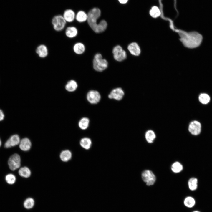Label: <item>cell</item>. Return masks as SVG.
Returning <instances> with one entry per match:
<instances>
[{
  "label": "cell",
  "mask_w": 212,
  "mask_h": 212,
  "mask_svg": "<svg viewBox=\"0 0 212 212\" xmlns=\"http://www.w3.org/2000/svg\"><path fill=\"white\" fill-rule=\"evenodd\" d=\"M119 2L122 4H125L127 3L128 0H118Z\"/></svg>",
  "instance_id": "34"
},
{
  "label": "cell",
  "mask_w": 212,
  "mask_h": 212,
  "mask_svg": "<svg viewBox=\"0 0 212 212\" xmlns=\"http://www.w3.org/2000/svg\"><path fill=\"white\" fill-rule=\"evenodd\" d=\"M150 14L152 17L156 18L160 16L161 12L158 7L154 6L150 10Z\"/></svg>",
  "instance_id": "29"
},
{
  "label": "cell",
  "mask_w": 212,
  "mask_h": 212,
  "mask_svg": "<svg viewBox=\"0 0 212 212\" xmlns=\"http://www.w3.org/2000/svg\"><path fill=\"white\" fill-rule=\"evenodd\" d=\"M78 30L77 28L74 26L67 27L65 32L66 36L68 38H72L75 37L78 34Z\"/></svg>",
  "instance_id": "16"
},
{
  "label": "cell",
  "mask_w": 212,
  "mask_h": 212,
  "mask_svg": "<svg viewBox=\"0 0 212 212\" xmlns=\"http://www.w3.org/2000/svg\"><path fill=\"white\" fill-rule=\"evenodd\" d=\"M51 22L53 29L57 32L62 31L67 23L62 15H61L54 16L52 19Z\"/></svg>",
  "instance_id": "4"
},
{
  "label": "cell",
  "mask_w": 212,
  "mask_h": 212,
  "mask_svg": "<svg viewBox=\"0 0 212 212\" xmlns=\"http://www.w3.org/2000/svg\"><path fill=\"white\" fill-rule=\"evenodd\" d=\"M127 49L130 53L133 55L138 56L140 54V48L136 42H133L130 44L127 47Z\"/></svg>",
  "instance_id": "14"
},
{
  "label": "cell",
  "mask_w": 212,
  "mask_h": 212,
  "mask_svg": "<svg viewBox=\"0 0 212 212\" xmlns=\"http://www.w3.org/2000/svg\"><path fill=\"white\" fill-rule=\"evenodd\" d=\"M192 212H201L199 211H193Z\"/></svg>",
  "instance_id": "35"
},
{
  "label": "cell",
  "mask_w": 212,
  "mask_h": 212,
  "mask_svg": "<svg viewBox=\"0 0 212 212\" xmlns=\"http://www.w3.org/2000/svg\"><path fill=\"white\" fill-rule=\"evenodd\" d=\"M184 204L187 207L191 208L195 205L196 201L193 197L190 196H188L185 199Z\"/></svg>",
  "instance_id": "24"
},
{
  "label": "cell",
  "mask_w": 212,
  "mask_h": 212,
  "mask_svg": "<svg viewBox=\"0 0 212 212\" xmlns=\"http://www.w3.org/2000/svg\"><path fill=\"white\" fill-rule=\"evenodd\" d=\"M90 120L89 119L86 117H83L79 121L78 126L82 130L86 129L89 126Z\"/></svg>",
  "instance_id": "23"
},
{
  "label": "cell",
  "mask_w": 212,
  "mask_h": 212,
  "mask_svg": "<svg viewBox=\"0 0 212 212\" xmlns=\"http://www.w3.org/2000/svg\"><path fill=\"white\" fill-rule=\"evenodd\" d=\"M87 99L88 101L92 104L98 103L101 99L100 93L97 91L91 90L89 91L87 95Z\"/></svg>",
  "instance_id": "8"
},
{
  "label": "cell",
  "mask_w": 212,
  "mask_h": 212,
  "mask_svg": "<svg viewBox=\"0 0 212 212\" xmlns=\"http://www.w3.org/2000/svg\"><path fill=\"white\" fill-rule=\"evenodd\" d=\"M171 169L173 172L175 173H178L182 170L183 169V166L179 162H176L172 164Z\"/></svg>",
  "instance_id": "28"
},
{
  "label": "cell",
  "mask_w": 212,
  "mask_h": 212,
  "mask_svg": "<svg viewBox=\"0 0 212 212\" xmlns=\"http://www.w3.org/2000/svg\"><path fill=\"white\" fill-rule=\"evenodd\" d=\"M87 14L82 11H79L76 14L75 19L79 22H83L87 20Z\"/></svg>",
  "instance_id": "21"
},
{
  "label": "cell",
  "mask_w": 212,
  "mask_h": 212,
  "mask_svg": "<svg viewBox=\"0 0 212 212\" xmlns=\"http://www.w3.org/2000/svg\"><path fill=\"white\" fill-rule=\"evenodd\" d=\"M188 186L191 190L193 191L196 190L198 187L197 179L195 178L190 179L188 181Z\"/></svg>",
  "instance_id": "26"
},
{
  "label": "cell",
  "mask_w": 212,
  "mask_h": 212,
  "mask_svg": "<svg viewBox=\"0 0 212 212\" xmlns=\"http://www.w3.org/2000/svg\"><path fill=\"white\" fill-rule=\"evenodd\" d=\"M5 180L7 183L10 184H12L15 182L16 178L13 174H9L6 176Z\"/></svg>",
  "instance_id": "32"
},
{
  "label": "cell",
  "mask_w": 212,
  "mask_h": 212,
  "mask_svg": "<svg viewBox=\"0 0 212 212\" xmlns=\"http://www.w3.org/2000/svg\"><path fill=\"white\" fill-rule=\"evenodd\" d=\"M36 52L39 57L42 58H45L48 54V49L45 45L41 44L37 47Z\"/></svg>",
  "instance_id": "12"
},
{
  "label": "cell",
  "mask_w": 212,
  "mask_h": 212,
  "mask_svg": "<svg viewBox=\"0 0 212 212\" xmlns=\"http://www.w3.org/2000/svg\"><path fill=\"white\" fill-rule=\"evenodd\" d=\"M180 40L186 47L196 48L201 44L202 39V35L195 32H187L181 31L179 33Z\"/></svg>",
  "instance_id": "1"
},
{
  "label": "cell",
  "mask_w": 212,
  "mask_h": 212,
  "mask_svg": "<svg viewBox=\"0 0 212 212\" xmlns=\"http://www.w3.org/2000/svg\"><path fill=\"white\" fill-rule=\"evenodd\" d=\"M62 15L67 22H71L75 19L76 14L74 11L70 9L65 10Z\"/></svg>",
  "instance_id": "13"
},
{
  "label": "cell",
  "mask_w": 212,
  "mask_h": 212,
  "mask_svg": "<svg viewBox=\"0 0 212 212\" xmlns=\"http://www.w3.org/2000/svg\"><path fill=\"white\" fill-rule=\"evenodd\" d=\"M73 50L75 54H81L85 52V47L82 43L77 42L74 45L73 47Z\"/></svg>",
  "instance_id": "18"
},
{
  "label": "cell",
  "mask_w": 212,
  "mask_h": 212,
  "mask_svg": "<svg viewBox=\"0 0 212 212\" xmlns=\"http://www.w3.org/2000/svg\"><path fill=\"white\" fill-rule=\"evenodd\" d=\"M124 92L122 89L118 87L113 89L108 96L109 98L114 99L117 100H120L123 98Z\"/></svg>",
  "instance_id": "9"
},
{
  "label": "cell",
  "mask_w": 212,
  "mask_h": 212,
  "mask_svg": "<svg viewBox=\"0 0 212 212\" xmlns=\"http://www.w3.org/2000/svg\"><path fill=\"white\" fill-rule=\"evenodd\" d=\"M142 178L143 181L148 186L154 184L156 180L155 175L152 171L149 170H145L143 172Z\"/></svg>",
  "instance_id": "7"
},
{
  "label": "cell",
  "mask_w": 212,
  "mask_h": 212,
  "mask_svg": "<svg viewBox=\"0 0 212 212\" xmlns=\"http://www.w3.org/2000/svg\"><path fill=\"white\" fill-rule=\"evenodd\" d=\"M4 117V114L1 109H0V121L2 120Z\"/></svg>",
  "instance_id": "33"
},
{
  "label": "cell",
  "mask_w": 212,
  "mask_h": 212,
  "mask_svg": "<svg viewBox=\"0 0 212 212\" xmlns=\"http://www.w3.org/2000/svg\"><path fill=\"white\" fill-rule=\"evenodd\" d=\"M72 154L71 151L68 150H64L61 152L60 155L61 160L63 162H66L70 160Z\"/></svg>",
  "instance_id": "19"
},
{
  "label": "cell",
  "mask_w": 212,
  "mask_h": 212,
  "mask_svg": "<svg viewBox=\"0 0 212 212\" xmlns=\"http://www.w3.org/2000/svg\"><path fill=\"white\" fill-rule=\"evenodd\" d=\"M199 100L200 102L202 104H206L210 101V97L207 94L205 93L201 94L199 97Z\"/></svg>",
  "instance_id": "30"
},
{
  "label": "cell",
  "mask_w": 212,
  "mask_h": 212,
  "mask_svg": "<svg viewBox=\"0 0 212 212\" xmlns=\"http://www.w3.org/2000/svg\"><path fill=\"white\" fill-rule=\"evenodd\" d=\"M145 137L148 143H152L155 138L156 135L153 130H149L146 132L145 134Z\"/></svg>",
  "instance_id": "25"
},
{
  "label": "cell",
  "mask_w": 212,
  "mask_h": 212,
  "mask_svg": "<svg viewBox=\"0 0 212 212\" xmlns=\"http://www.w3.org/2000/svg\"><path fill=\"white\" fill-rule=\"evenodd\" d=\"M107 24L106 21L102 20L98 23V33L102 32L106 29Z\"/></svg>",
  "instance_id": "31"
},
{
  "label": "cell",
  "mask_w": 212,
  "mask_h": 212,
  "mask_svg": "<svg viewBox=\"0 0 212 212\" xmlns=\"http://www.w3.org/2000/svg\"><path fill=\"white\" fill-rule=\"evenodd\" d=\"M100 15V10L97 8L91 9L87 14L88 23L92 30L96 33H98V24L97 23V20Z\"/></svg>",
  "instance_id": "2"
},
{
  "label": "cell",
  "mask_w": 212,
  "mask_h": 212,
  "mask_svg": "<svg viewBox=\"0 0 212 212\" xmlns=\"http://www.w3.org/2000/svg\"><path fill=\"white\" fill-rule=\"evenodd\" d=\"M1 139H0V147L1 146Z\"/></svg>",
  "instance_id": "36"
},
{
  "label": "cell",
  "mask_w": 212,
  "mask_h": 212,
  "mask_svg": "<svg viewBox=\"0 0 212 212\" xmlns=\"http://www.w3.org/2000/svg\"><path fill=\"white\" fill-rule=\"evenodd\" d=\"M19 136L17 134L13 135L5 143L4 146L6 148H10L19 144L20 142Z\"/></svg>",
  "instance_id": "11"
},
{
  "label": "cell",
  "mask_w": 212,
  "mask_h": 212,
  "mask_svg": "<svg viewBox=\"0 0 212 212\" xmlns=\"http://www.w3.org/2000/svg\"><path fill=\"white\" fill-rule=\"evenodd\" d=\"M77 82L74 80H71L67 83L65 86V88L68 92H73L77 89Z\"/></svg>",
  "instance_id": "17"
},
{
  "label": "cell",
  "mask_w": 212,
  "mask_h": 212,
  "mask_svg": "<svg viewBox=\"0 0 212 212\" xmlns=\"http://www.w3.org/2000/svg\"><path fill=\"white\" fill-rule=\"evenodd\" d=\"M112 52L114 59L117 61H122L127 58L126 52L120 45H117L115 47Z\"/></svg>",
  "instance_id": "5"
},
{
  "label": "cell",
  "mask_w": 212,
  "mask_h": 212,
  "mask_svg": "<svg viewBox=\"0 0 212 212\" xmlns=\"http://www.w3.org/2000/svg\"><path fill=\"white\" fill-rule=\"evenodd\" d=\"M21 158L17 154L15 153L11 155L8 161V164L10 169L14 171L19 168L21 165Z\"/></svg>",
  "instance_id": "6"
},
{
  "label": "cell",
  "mask_w": 212,
  "mask_h": 212,
  "mask_svg": "<svg viewBox=\"0 0 212 212\" xmlns=\"http://www.w3.org/2000/svg\"><path fill=\"white\" fill-rule=\"evenodd\" d=\"M92 143L91 139L87 137L83 138L80 140V142L81 146L86 150L89 149L90 148Z\"/></svg>",
  "instance_id": "20"
},
{
  "label": "cell",
  "mask_w": 212,
  "mask_h": 212,
  "mask_svg": "<svg viewBox=\"0 0 212 212\" xmlns=\"http://www.w3.org/2000/svg\"><path fill=\"white\" fill-rule=\"evenodd\" d=\"M108 66L107 61L102 58L101 54L97 53L95 55L93 60V67L95 70L101 72L106 69Z\"/></svg>",
  "instance_id": "3"
},
{
  "label": "cell",
  "mask_w": 212,
  "mask_h": 212,
  "mask_svg": "<svg viewBox=\"0 0 212 212\" xmlns=\"http://www.w3.org/2000/svg\"><path fill=\"white\" fill-rule=\"evenodd\" d=\"M188 130L192 134L195 135H198L201 132V123L197 121L192 122L189 125Z\"/></svg>",
  "instance_id": "10"
},
{
  "label": "cell",
  "mask_w": 212,
  "mask_h": 212,
  "mask_svg": "<svg viewBox=\"0 0 212 212\" xmlns=\"http://www.w3.org/2000/svg\"><path fill=\"white\" fill-rule=\"evenodd\" d=\"M32 145L30 140L27 138L22 139L19 143L20 149L24 151H27L31 148Z\"/></svg>",
  "instance_id": "15"
},
{
  "label": "cell",
  "mask_w": 212,
  "mask_h": 212,
  "mask_svg": "<svg viewBox=\"0 0 212 212\" xmlns=\"http://www.w3.org/2000/svg\"><path fill=\"white\" fill-rule=\"evenodd\" d=\"M19 174L20 176L25 178L29 177L31 175L30 169L26 167L21 168L19 170Z\"/></svg>",
  "instance_id": "22"
},
{
  "label": "cell",
  "mask_w": 212,
  "mask_h": 212,
  "mask_svg": "<svg viewBox=\"0 0 212 212\" xmlns=\"http://www.w3.org/2000/svg\"><path fill=\"white\" fill-rule=\"evenodd\" d=\"M34 204V199L31 198L26 199L24 202V207L27 209H30L33 207Z\"/></svg>",
  "instance_id": "27"
}]
</instances>
